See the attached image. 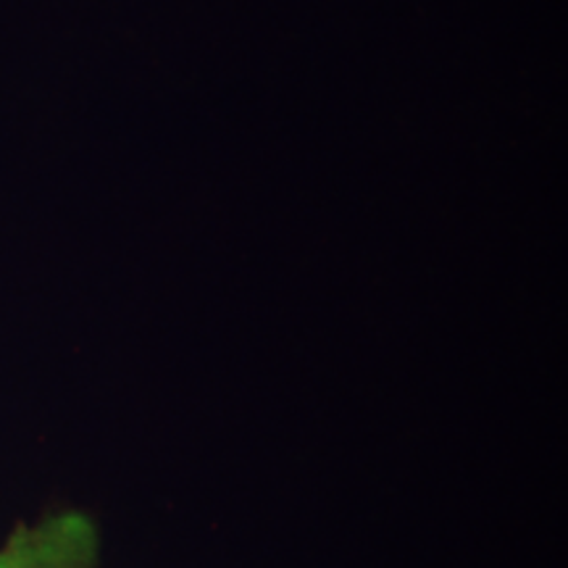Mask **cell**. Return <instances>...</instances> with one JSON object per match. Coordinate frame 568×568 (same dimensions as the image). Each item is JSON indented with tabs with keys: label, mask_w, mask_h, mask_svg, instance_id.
<instances>
[{
	"label": "cell",
	"mask_w": 568,
	"mask_h": 568,
	"mask_svg": "<svg viewBox=\"0 0 568 568\" xmlns=\"http://www.w3.org/2000/svg\"><path fill=\"white\" fill-rule=\"evenodd\" d=\"M98 531L88 516L55 514L19 527L0 548V568H95Z\"/></svg>",
	"instance_id": "cell-1"
}]
</instances>
